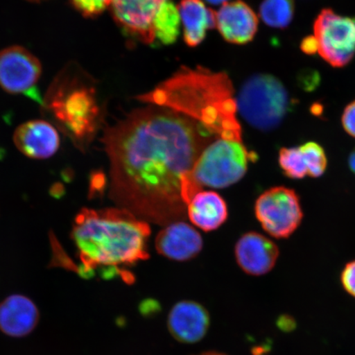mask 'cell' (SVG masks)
I'll return each mask as SVG.
<instances>
[{"label": "cell", "mask_w": 355, "mask_h": 355, "mask_svg": "<svg viewBox=\"0 0 355 355\" xmlns=\"http://www.w3.org/2000/svg\"><path fill=\"white\" fill-rule=\"evenodd\" d=\"M200 124L161 106L133 111L105 132L111 196L141 220L179 221L187 213L182 184L209 139Z\"/></svg>", "instance_id": "cell-1"}, {"label": "cell", "mask_w": 355, "mask_h": 355, "mask_svg": "<svg viewBox=\"0 0 355 355\" xmlns=\"http://www.w3.org/2000/svg\"><path fill=\"white\" fill-rule=\"evenodd\" d=\"M139 98L183 114L219 139L242 141L232 80L225 73L183 68Z\"/></svg>", "instance_id": "cell-2"}, {"label": "cell", "mask_w": 355, "mask_h": 355, "mask_svg": "<svg viewBox=\"0 0 355 355\" xmlns=\"http://www.w3.org/2000/svg\"><path fill=\"white\" fill-rule=\"evenodd\" d=\"M150 234L148 222L123 208L82 210L73 227V239L83 263L81 273L90 276L101 268L112 276L119 266L148 259Z\"/></svg>", "instance_id": "cell-3"}, {"label": "cell", "mask_w": 355, "mask_h": 355, "mask_svg": "<svg viewBox=\"0 0 355 355\" xmlns=\"http://www.w3.org/2000/svg\"><path fill=\"white\" fill-rule=\"evenodd\" d=\"M42 106L48 116L77 144H86L94 136L101 114L95 91L73 66L67 67L55 78Z\"/></svg>", "instance_id": "cell-4"}, {"label": "cell", "mask_w": 355, "mask_h": 355, "mask_svg": "<svg viewBox=\"0 0 355 355\" xmlns=\"http://www.w3.org/2000/svg\"><path fill=\"white\" fill-rule=\"evenodd\" d=\"M237 110L257 130L276 128L290 110V97L282 83L268 74H257L244 83L239 91Z\"/></svg>", "instance_id": "cell-5"}, {"label": "cell", "mask_w": 355, "mask_h": 355, "mask_svg": "<svg viewBox=\"0 0 355 355\" xmlns=\"http://www.w3.org/2000/svg\"><path fill=\"white\" fill-rule=\"evenodd\" d=\"M252 159L242 141L218 139L200 154L191 177L200 189L229 187L245 175Z\"/></svg>", "instance_id": "cell-6"}, {"label": "cell", "mask_w": 355, "mask_h": 355, "mask_svg": "<svg viewBox=\"0 0 355 355\" xmlns=\"http://www.w3.org/2000/svg\"><path fill=\"white\" fill-rule=\"evenodd\" d=\"M255 214L265 232L277 239L291 236L304 218L299 195L284 186L260 195L256 201Z\"/></svg>", "instance_id": "cell-7"}, {"label": "cell", "mask_w": 355, "mask_h": 355, "mask_svg": "<svg viewBox=\"0 0 355 355\" xmlns=\"http://www.w3.org/2000/svg\"><path fill=\"white\" fill-rule=\"evenodd\" d=\"M318 53L335 68L347 65L355 56V20L325 8L315 20Z\"/></svg>", "instance_id": "cell-8"}, {"label": "cell", "mask_w": 355, "mask_h": 355, "mask_svg": "<svg viewBox=\"0 0 355 355\" xmlns=\"http://www.w3.org/2000/svg\"><path fill=\"white\" fill-rule=\"evenodd\" d=\"M42 64L37 57L21 46L0 51V87L11 94L22 95L43 105L38 88Z\"/></svg>", "instance_id": "cell-9"}, {"label": "cell", "mask_w": 355, "mask_h": 355, "mask_svg": "<svg viewBox=\"0 0 355 355\" xmlns=\"http://www.w3.org/2000/svg\"><path fill=\"white\" fill-rule=\"evenodd\" d=\"M171 0H113L114 19L133 37L146 44L155 42V24Z\"/></svg>", "instance_id": "cell-10"}, {"label": "cell", "mask_w": 355, "mask_h": 355, "mask_svg": "<svg viewBox=\"0 0 355 355\" xmlns=\"http://www.w3.org/2000/svg\"><path fill=\"white\" fill-rule=\"evenodd\" d=\"M279 254L276 243L256 232L243 234L235 246L239 266L243 272L254 277L270 272L276 265Z\"/></svg>", "instance_id": "cell-11"}, {"label": "cell", "mask_w": 355, "mask_h": 355, "mask_svg": "<svg viewBox=\"0 0 355 355\" xmlns=\"http://www.w3.org/2000/svg\"><path fill=\"white\" fill-rule=\"evenodd\" d=\"M216 26L225 41L244 44L254 38L259 19L246 3L237 0L222 4L216 12Z\"/></svg>", "instance_id": "cell-12"}, {"label": "cell", "mask_w": 355, "mask_h": 355, "mask_svg": "<svg viewBox=\"0 0 355 355\" xmlns=\"http://www.w3.org/2000/svg\"><path fill=\"white\" fill-rule=\"evenodd\" d=\"M13 141L21 153L33 159H47L60 148L59 133L51 123L35 119L21 124Z\"/></svg>", "instance_id": "cell-13"}, {"label": "cell", "mask_w": 355, "mask_h": 355, "mask_svg": "<svg viewBox=\"0 0 355 355\" xmlns=\"http://www.w3.org/2000/svg\"><path fill=\"white\" fill-rule=\"evenodd\" d=\"M201 235L183 221L172 222L155 239L159 254L175 261H187L196 257L202 248Z\"/></svg>", "instance_id": "cell-14"}, {"label": "cell", "mask_w": 355, "mask_h": 355, "mask_svg": "<svg viewBox=\"0 0 355 355\" xmlns=\"http://www.w3.org/2000/svg\"><path fill=\"white\" fill-rule=\"evenodd\" d=\"M209 325L207 311L195 302H180L168 315V330L180 343H198L206 335Z\"/></svg>", "instance_id": "cell-15"}, {"label": "cell", "mask_w": 355, "mask_h": 355, "mask_svg": "<svg viewBox=\"0 0 355 355\" xmlns=\"http://www.w3.org/2000/svg\"><path fill=\"white\" fill-rule=\"evenodd\" d=\"M39 318L37 306L28 297L11 295L0 304V330L8 336L29 335L37 327Z\"/></svg>", "instance_id": "cell-16"}, {"label": "cell", "mask_w": 355, "mask_h": 355, "mask_svg": "<svg viewBox=\"0 0 355 355\" xmlns=\"http://www.w3.org/2000/svg\"><path fill=\"white\" fill-rule=\"evenodd\" d=\"M179 10L184 26V39L189 46H198L206 37L207 31L216 26V12L202 0H182Z\"/></svg>", "instance_id": "cell-17"}, {"label": "cell", "mask_w": 355, "mask_h": 355, "mask_svg": "<svg viewBox=\"0 0 355 355\" xmlns=\"http://www.w3.org/2000/svg\"><path fill=\"white\" fill-rule=\"evenodd\" d=\"M187 215L198 228L211 232L219 228L227 218V207L218 193L202 190L188 204Z\"/></svg>", "instance_id": "cell-18"}, {"label": "cell", "mask_w": 355, "mask_h": 355, "mask_svg": "<svg viewBox=\"0 0 355 355\" xmlns=\"http://www.w3.org/2000/svg\"><path fill=\"white\" fill-rule=\"evenodd\" d=\"M259 13L261 20L270 28H286L294 19V0H263Z\"/></svg>", "instance_id": "cell-19"}, {"label": "cell", "mask_w": 355, "mask_h": 355, "mask_svg": "<svg viewBox=\"0 0 355 355\" xmlns=\"http://www.w3.org/2000/svg\"><path fill=\"white\" fill-rule=\"evenodd\" d=\"M278 163L284 175L291 180H303L308 175L307 167L300 146L279 150Z\"/></svg>", "instance_id": "cell-20"}, {"label": "cell", "mask_w": 355, "mask_h": 355, "mask_svg": "<svg viewBox=\"0 0 355 355\" xmlns=\"http://www.w3.org/2000/svg\"><path fill=\"white\" fill-rule=\"evenodd\" d=\"M300 148L304 155L308 175L312 178L322 176L327 167V157L322 146L314 141H309Z\"/></svg>", "instance_id": "cell-21"}, {"label": "cell", "mask_w": 355, "mask_h": 355, "mask_svg": "<svg viewBox=\"0 0 355 355\" xmlns=\"http://www.w3.org/2000/svg\"><path fill=\"white\" fill-rule=\"evenodd\" d=\"M113 0H72L73 6L84 17L98 16L111 6Z\"/></svg>", "instance_id": "cell-22"}, {"label": "cell", "mask_w": 355, "mask_h": 355, "mask_svg": "<svg viewBox=\"0 0 355 355\" xmlns=\"http://www.w3.org/2000/svg\"><path fill=\"white\" fill-rule=\"evenodd\" d=\"M340 282L344 290L355 298V260L345 266L340 275Z\"/></svg>", "instance_id": "cell-23"}, {"label": "cell", "mask_w": 355, "mask_h": 355, "mask_svg": "<svg viewBox=\"0 0 355 355\" xmlns=\"http://www.w3.org/2000/svg\"><path fill=\"white\" fill-rule=\"evenodd\" d=\"M341 122L345 131L355 139V101L346 106Z\"/></svg>", "instance_id": "cell-24"}, {"label": "cell", "mask_w": 355, "mask_h": 355, "mask_svg": "<svg viewBox=\"0 0 355 355\" xmlns=\"http://www.w3.org/2000/svg\"><path fill=\"white\" fill-rule=\"evenodd\" d=\"M301 50L305 54L313 55L318 52V43L316 38L313 37H306L301 42Z\"/></svg>", "instance_id": "cell-25"}, {"label": "cell", "mask_w": 355, "mask_h": 355, "mask_svg": "<svg viewBox=\"0 0 355 355\" xmlns=\"http://www.w3.org/2000/svg\"><path fill=\"white\" fill-rule=\"evenodd\" d=\"M349 167L350 168V171H352L354 173V174L355 175V149L349 155Z\"/></svg>", "instance_id": "cell-26"}, {"label": "cell", "mask_w": 355, "mask_h": 355, "mask_svg": "<svg viewBox=\"0 0 355 355\" xmlns=\"http://www.w3.org/2000/svg\"><path fill=\"white\" fill-rule=\"evenodd\" d=\"M207 2L214 4V6H217V4H224L228 2V0H206Z\"/></svg>", "instance_id": "cell-27"}, {"label": "cell", "mask_w": 355, "mask_h": 355, "mask_svg": "<svg viewBox=\"0 0 355 355\" xmlns=\"http://www.w3.org/2000/svg\"><path fill=\"white\" fill-rule=\"evenodd\" d=\"M200 355H225V354L215 353V352H208V353H205V354H200Z\"/></svg>", "instance_id": "cell-28"}, {"label": "cell", "mask_w": 355, "mask_h": 355, "mask_svg": "<svg viewBox=\"0 0 355 355\" xmlns=\"http://www.w3.org/2000/svg\"><path fill=\"white\" fill-rule=\"evenodd\" d=\"M354 20H355V17H354Z\"/></svg>", "instance_id": "cell-29"}]
</instances>
